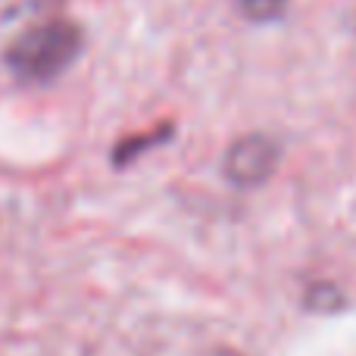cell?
<instances>
[{
    "mask_svg": "<svg viewBox=\"0 0 356 356\" xmlns=\"http://www.w3.org/2000/svg\"><path fill=\"white\" fill-rule=\"evenodd\" d=\"M85 47V31L72 19H44L13 38L3 63L22 81H50L63 75Z\"/></svg>",
    "mask_w": 356,
    "mask_h": 356,
    "instance_id": "cell-1",
    "label": "cell"
},
{
    "mask_svg": "<svg viewBox=\"0 0 356 356\" xmlns=\"http://www.w3.org/2000/svg\"><path fill=\"white\" fill-rule=\"evenodd\" d=\"M282 147L275 138L263 135V131H250V135L232 141V147L222 156V175L234 188H257L266 178L275 172Z\"/></svg>",
    "mask_w": 356,
    "mask_h": 356,
    "instance_id": "cell-2",
    "label": "cell"
},
{
    "mask_svg": "<svg viewBox=\"0 0 356 356\" xmlns=\"http://www.w3.org/2000/svg\"><path fill=\"white\" fill-rule=\"evenodd\" d=\"M172 138H175V122H160V125H154L150 131L122 138V141H116V147H113V154H110L113 169L131 166L141 154H147V150H154V147H163V144H169Z\"/></svg>",
    "mask_w": 356,
    "mask_h": 356,
    "instance_id": "cell-3",
    "label": "cell"
},
{
    "mask_svg": "<svg viewBox=\"0 0 356 356\" xmlns=\"http://www.w3.org/2000/svg\"><path fill=\"white\" fill-rule=\"evenodd\" d=\"M288 10V0H241V13H244L250 22H275L284 16Z\"/></svg>",
    "mask_w": 356,
    "mask_h": 356,
    "instance_id": "cell-4",
    "label": "cell"
}]
</instances>
